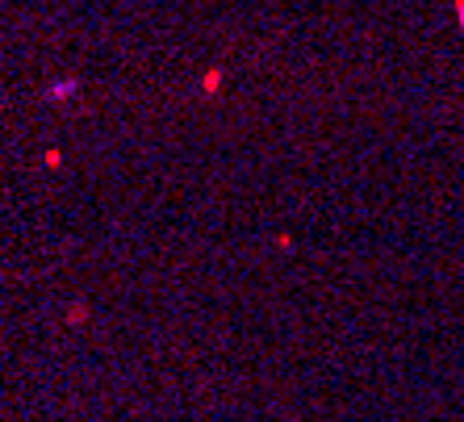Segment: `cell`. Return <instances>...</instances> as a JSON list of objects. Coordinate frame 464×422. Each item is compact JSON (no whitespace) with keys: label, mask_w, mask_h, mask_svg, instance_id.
<instances>
[{"label":"cell","mask_w":464,"mask_h":422,"mask_svg":"<svg viewBox=\"0 0 464 422\" xmlns=\"http://www.w3.org/2000/svg\"><path fill=\"white\" fill-rule=\"evenodd\" d=\"M76 88H80L76 80H54V84L47 88V100H50V105H59V100H71V96H76Z\"/></svg>","instance_id":"1"},{"label":"cell","mask_w":464,"mask_h":422,"mask_svg":"<svg viewBox=\"0 0 464 422\" xmlns=\"http://www.w3.org/2000/svg\"><path fill=\"white\" fill-rule=\"evenodd\" d=\"M218 88H222V67H209L201 76V93H218Z\"/></svg>","instance_id":"2"},{"label":"cell","mask_w":464,"mask_h":422,"mask_svg":"<svg viewBox=\"0 0 464 422\" xmlns=\"http://www.w3.org/2000/svg\"><path fill=\"white\" fill-rule=\"evenodd\" d=\"M84 318H88V305H71V310H67V322H71V327H80Z\"/></svg>","instance_id":"3"},{"label":"cell","mask_w":464,"mask_h":422,"mask_svg":"<svg viewBox=\"0 0 464 422\" xmlns=\"http://www.w3.org/2000/svg\"><path fill=\"white\" fill-rule=\"evenodd\" d=\"M452 8H456V25H460V34H464V0H456Z\"/></svg>","instance_id":"4"}]
</instances>
